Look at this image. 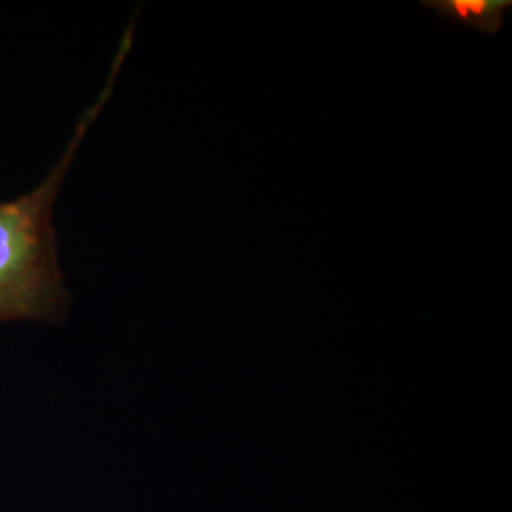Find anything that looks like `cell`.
Instances as JSON below:
<instances>
[{
    "label": "cell",
    "instance_id": "6da1fadb",
    "mask_svg": "<svg viewBox=\"0 0 512 512\" xmlns=\"http://www.w3.org/2000/svg\"><path fill=\"white\" fill-rule=\"evenodd\" d=\"M133 23H129L120 42L107 86L80 116L63 158L35 190L14 202H0V321L37 319L59 323L67 311L71 293L59 268L52 224L55 196L86 131L109 101L114 80L131 50Z\"/></svg>",
    "mask_w": 512,
    "mask_h": 512
},
{
    "label": "cell",
    "instance_id": "7a4b0ae2",
    "mask_svg": "<svg viewBox=\"0 0 512 512\" xmlns=\"http://www.w3.org/2000/svg\"><path fill=\"white\" fill-rule=\"evenodd\" d=\"M423 8L433 10L440 18L461 27L476 29L484 35L501 31L505 16L512 8L511 0H425Z\"/></svg>",
    "mask_w": 512,
    "mask_h": 512
}]
</instances>
